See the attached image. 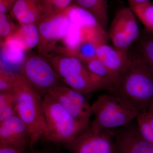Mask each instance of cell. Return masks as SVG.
Listing matches in <instances>:
<instances>
[{
  "label": "cell",
  "mask_w": 153,
  "mask_h": 153,
  "mask_svg": "<svg viewBox=\"0 0 153 153\" xmlns=\"http://www.w3.org/2000/svg\"><path fill=\"white\" fill-rule=\"evenodd\" d=\"M16 114L24 121L29 130L30 149L46 134L44 98L20 74L17 75L14 90Z\"/></svg>",
  "instance_id": "2"
},
{
  "label": "cell",
  "mask_w": 153,
  "mask_h": 153,
  "mask_svg": "<svg viewBox=\"0 0 153 153\" xmlns=\"http://www.w3.org/2000/svg\"><path fill=\"white\" fill-rule=\"evenodd\" d=\"M109 92L127 102L140 113L147 110L153 100V69L137 47L130 49L128 63Z\"/></svg>",
  "instance_id": "1"
},
{
  "label": "cell",
  "mask_w": 153,
  "mask_h": 153,
  "mask_svg": "<svg viewBox=\"0 0 153 153\" xmlns=\"http://www.w3.org/2000/svg\"><path fill=\"white\" fill-rule=\"evenodd\" d=\"M27 153H42L40 152H38V151L35 150L33 149V148L32 149H30L29 148V151H28Z\"/></svg>",
  "instance_id": "34"
},
{
  "label": "cell",
  "mask_w": 153,
  "mask_h": 153,
  "mask_svg": "<svg viewBox=\"0 0 153 153\" xmlns=\"http://www.w3.org/2000/svg\"><path fill=\"white\" fill-rule=\"evenodd\" d=\"M128 1L130 7H131L134 5L150 1V0H128Z\"/></svg>",
  "instance_id": "31"
},
{
  "label": "cell",
  "mask_w": 153,
  "mask_h": 153,
  "mask_svg": "<svg viewBox=\"0 0 153 153\" xmlns=\"http://www.w3.org/2000/svg\"><path fill=\"white\" fill-rule=\"evenodd\" d=\"M135 16L130 7H124L116 14L113 20L120 26L134 42L137 41L140 36V30Z\"/></svg>",
  "instance_id": "16"
},
{
  "label": "cell",
  "mask_w": 153,
  "mask_h": 153,
  "mask_svg": "<svg viewBox=\"0 0 153 153\" xmlns=\"http://www.w3.org/2000/svg\"><path fill=\"white\" fill-rule=\"evenodd\" d=\"M108 36L114 47L120 49H128L134 43L119 25L113 20L108 32Z\"/></svg>",
  "instance_id": "22"
},
{
  "label": "cell",
  "mask_w": 153,
  "mask_h": 153,
  "mask_svg": "<svg viewBox=\"0 0 153 153\" xmlns=\"http://www.w3.org/2000/svg\"><path fill=\"white\" fill-rule=\"evenodd\" d=\"M44 111L47 130L42 139L54 144L64 146L89 127L76 120L48 93L44 96Z\"/></svg>",
  "instance_id": "4"
},
{
  "label": "cell",
  "mask_w": 153,
  "mask_h": 153,
  "mask_svg": "<svg viewBox=\"0 0 153 153\" xmlns=\"http://www.w3.org/2000/svg\"><path fill=\"white\" fill-rule=\"evenodd\" d=\"M8 13H0V44H4L15 33L18 27Z\"/></svg>",
  "instance_id": "26"
},
{
  "label": "cell",
  "mask_w": 153,
  "mask_h": 153,
  "mask_svg": "<svg viewBox=\"0 0 153 153\" xmlns=\"http://www.w3.org/2000/svg\"><path fill=\"white\" fill-rule=\"evenodd\" d=\"M18 73L0 68V93L13 92Z\"/></svg>",
  "instance_id": "27"
},
{
  "label": "cell",
  "mask_w": 153,
  "mask_h": 153,
  "mask_svg": "<svg viewBox=\"0 0 153 153\" xmlns=\"http://www.w3.org/2000/svg\"><path fill=\"white\" fill-rule=\"evenodd\" d=\"M74 0H39L40 8L43 13H61L72 4Z\"/></svg>",
  "instance_id": "23"
},
{
  "label": "cell",
  "mask_w": 153,
  "mask_h": 153,
  "mask_svg": "<svg viewBox=\"0 0 153 153\" xmlns=\"http://www.w3.org/2000/svg\"><path fill=\"white\" fill-rule=\"evenodd\" d=\"M63 13L67 16L71 23L82 30H105L93 15L78 6L71 5Z\"/></svg>",
  "instance_id": "15"
},
{
  "label": "cell",
  "mask_w": 153,
  "mask_h": 153,
  "mask_svg": "<svg viewBox=\"0 0 153 153\" xmlns=\"http://www.w3.org/2000/svg\"><path fill=\"white\" fill-rule=\"evenodd\" d=\"M45 57L63 83L85 95L101 90H108L101 78L88 70L82 60L63 49Z\"/></svg>",
  "instance_id": "3"
},
{
  "label": "cell",
  "mask_w": 153,
  "mask_h": 153,
  "mask_svg": "<svg viewBox=\"0 0 153 153\" xmlns=\"http://www.w3.org/2000/svg\"><path fill=\"white\" fill-rule=\"evenodd\" d=\"M13 35L22 42L27 52L38 47L40 36L36 24L19 25Z\"/></svg>",
  "instance_id": "18"
},
{
  "label": "cell",
  "mask_w": 153,
  "mask_h": 153,
  "mask_svg": "<svg viewBox=\"0 0 153 153\" xmlns=\"http://www.w3.org/2000/svg\"><path fill=\"white\" fill-rule=\"evenodd\" d=\"M16 114L14 92L0 93V122Z\"/></svg>",
  "instance_id": "24"
},
{
  "label": "cell",
  "mask_w": 153,
  "mask_h": 153,
  "mask_svg": "<svg viewBox=\"0 0 153 153\" xmlns=\"http://www.w3.org/2000/svg\"><path fill=\"white\" fill-rule=\"evenodd\" d=\"M26 52L22 42L13 35L1 45L0 67L20 74L27 57Z\"/></svg>",
  "instance_id": "12"
},
{
  "label": "cell",
  "mask_w": 153,
  "mask_h": 153,
  "mask_svg": "<svg viewBox=\"0 0 153 153\" xmlns=\"http://www.w3.org/2000/svg\"><path fill=\"white\" fill-rule=\"evenodd\" d=\"M91 107L94 118L89 128L96 134L105 129L123 126L136 119L140 114L127 102L111 94L100 96Z\"/></svg>",
  "instance_id": "5"
},
{
  "label": "cell",
  "mask_w": 153,
  "mask_h": 153,
  "mask_svg": "<svg viewBox=\"0 0 153 153\" xmlns=\"http://www.w3.org/2000/svg\"><path fill=\"white\" fill-rule=\"evenodd\" d=\"M64 146L71 153H118L114 129L96 134L89 127Z\"/></svg>",
  "instance_id": "8"
},
{
  "label": "cell",
  "mask_w": 153,
  "mask_h": 153,
  "mask_svg": "<svg viewBox=\"0 0 153 153\" xmlns=\"http://www.w3.org/2000/svg\"><path fill=\"white\" fill-rule=\"evenodd\" d=\"M147 111L153 116V100L152 102V103H151V104L150 105L149 108H148Z\"/></svg>",
  "instance_id": "33"
},
{
  "label": "cell",
  "mask_w": 153,
  "mask_h": 153,
  "mask_svg": "<svg viewBox=\"0 0 153 153\" xmlns=\"http://www.w3.org/2000/svg\"><path fill=\"white\" fill-rule=\"evenodd\" d=\"M29 148L0 145V153H27Z\"/></svg>",
  "instance_id": "29"
},
{
  "label": "cell",
  "mask_w": 153,
  "mask_h": 153,
  "mask_svg": "<svg viewBox=\"0 0 153 153\" xmlns=\"http://www.w3.org/2000/svg\"><path fill=\"white\" fill-rule=\"evenodd\" d=\"M84 36V31L82 29L71 23L67 33L60 41L64 46L63 49L71 54L82 41Z\"/></svg>",
  "instance_id": "21"
},
{
  "label": "cell",
  "mask_w": 153,
  "mask_h": 153,
  "mask_svg": "<svg viewBox=\"0 0 153 153\" xmlns=\"http://www.w3.org/2000/svg\"><path fill=\"white\" fill-rule=\"evenodd\" d=\"M153 69V35L149 33L140 35L137 47Z\"/></svg>",
  "instance_id": "25"
},
{
  "label": "cell",
  "mask_w": 153,
  "mask_h": 153,
  "mask_svg": "<svg viewBox=\"0 0 153 153\" xmlns=\"http://www.w3.org/2000/svg\"><path fill=\"white\" fill-rule=\"evenodd\" d=\"M30 141L27 127L17 114L0 122V145L30 148Z\"/></svg>",
  "instance_id": "11"
},
{
  "label": "cell",
  "mask_w": 153,
  "mask_h": 153,
  "mask_svg": "<svg viewBox=\"0 0 153 153\" xmlns=\"http://www.w3.org/2000/svg\"><path fill=\"white\" fill-rule=\"evenodd\" d=\"M43 12L39 5V0H16L10 15L19 25L36 24Z\"/></svg>",
  "instance_id": "14"
},
{
  "label": "cell",
  "mask_w": 153,
  "mask_h": 153,
  "mask_svg": "<svg viewBox=\"0 0 153 153\" xmlns=\"http://www.w3.org/2000/svg\"><path fill=\"white\" fill-rule=\"evenodd\" d=\"M36 25L40 36L38 55L45 57L53 52L57 42L66 35L71 22L63 12L56 15L43 13Z\"/></svg>",
  "instance_id": "7"
},
{
  "label": "cell",
  "mask_w": 153,
  "mask_h": 153,
  "mask_svg": "<svg viewBox=\"0 0 153 153\" xmlns=\"http://www.w3.org/2000/svg\"><path fill=\"white\" fill-rule=\"evenodd\" d=\"M20 74L41 95L63 82L46 57L28 55Z\"/></svg>",
  "instance_id": "6"
},
{
  "label": "cell",
  "mask_w": 153,
  "mask_h": 153,
  "mask_svg": "<svg viewBox=\"0 0 153 153\" xmlns=\"http://www.w3.org/2000/svg\"><path fill=\"white\" fill-rule=\"evenodd\" d=\"M136 119L142 137L147 141L153 144V130L148 120L146 111L140 113Z\"/></svg>",
  "instance_id": "28"
},
{
  "label": "cell",
  "mask_w": 153,
  "mask_h": 153,
  "mask_svg": "<svg viewBox=\"0 0 153 153\" xmlns=\"http://www.w3.org/2000/svg\"><path fill=\"white\" fill-rule=\"evenodd\" d=\"M16 0H0V13H10Z\"/></svg>",
  "instance_id": "30"
},
{
  "label": "cell",
  "mask_w": 153,
  "mask_h": 153,
  "mask_svg": "<svg viewBox=\"0 0 153 153\" xmlns=\"http://www.w3.org/2000/svg\"><path fill=\"white\" fill-rule=\"evenodd\" d=\"M129 55L130 48L120 49L107 44L100 45L97 50V57L102 61L117 79L128 63Z\"/></svg>",
  "instance_id": "13"
},
{
  "label": "cell",
  "mask_w": 153,
  "mask_h": 153,
  "mask_svg": "<svg viewBox=\"0 0 153 153\" xmlns=\"http://www.w3.org/2000/svg\"><path fill=\"white\" fill-rule=\"evenodd\" d=\"M83 62L89 71L102 79L108 86V91L109 92L112 90L117 81V77L105 65L100 59L96 57Z\"/></svg>",
  "instance_id": "19"
},
{
  "label": "cell",
  "mask_w": 153,
  "mask_h": 153,
  "mask_svg": "<svg viewBox=\"0 0 153 153\" xmlns=\"http://www.w3.org/2000/svg\"><path fill=\"white\" fill-rule=\"evenodd\" d=\"M72 4L80 7L93 15L107 31L108 24V0H74Z\"/></svg>",
  "instance_id": "17"
},
{
  "label": "cell",
  "mask_w": 153,
  "mask_h": 153,
  "mask_svg": "<svg viewBox=\"0 0 153 153\" xmlns=\"http://www.w3.org/2000/svg\"><path fill=\"white\" fill-rule=\"evenodd\" d=\"M146 114L147 117L149 122L151 126H152L153 130V116L151 115L147 111H146Z\"/></svg>",
  "instance_id": "32"
},
{
  "label": "cell",
  "mask_w": 153,
  "mask_h": 153,
  "mask_svg": "<svg viewBox=\"0 0 153 153\" xmlns=\"http://www.w3.org/2000/svg\"><path fill=\"white\" fill-rule=\"evenodd\" d=\"M52 96L76 120L89 127V120L93 114L91 105L85 95L65 85H60L49 91Z\"/></svg>",
  "instance_id": "9"
},
{
  "label": "cell",
  "mask_w": 153,
  "mask_h": 153,
  "mask_svg": "<svg viewBox=\"0 0 153 153\" xmlns=\"http://www.w3.org/2000/svg\"><path fill=\"white\" fill-rule=\"evenodd\" d=\"M114 131L118 153H153V144L142 137L137 119Z\"/></svg>",
  "instance_id": "10"
},
{
  "label": "cell",
  "mask_w": 153,
  "mask_h": 153,
  "mask_svg": "<svg viewBox=\"0 0 153 153\" xmlns=\"http://www.w3.org/2000/svg\"><path fill=\"white\" fill-rule=\"evenodd\" d=\"M148 33L153 35V3L149 1L130 7Z\"/></svg>",
  "instance_id": "20"
}]
</instances>
